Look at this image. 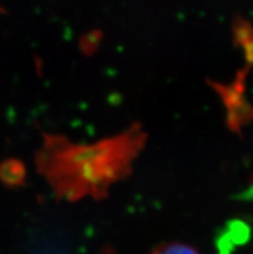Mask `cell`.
I'll return each instance as SVG.
<instances>
[{
  "label": "cell",
  "mask_w": 253,
  "mask_h": 254,
  "mask_svg": "<svg viewBox=\"0 0 253 254\" xmlns=\"http://www.w3.org/2000/svg\"><path fill=\"white\" fill-rule=\"evenodd\" d=\"M144 142L145 133L136 126L93 145H75L61 135H45L38 155L39 171L62 199H98L131 172Z\"/></svg>",
  "instance_id": "cell-1"
},
{
  "label": "cell",
  "mask_w": 253,
  "mask_h": 254,
  "mask_svg": "<svg viewBox=\"0 0 253 254\" xmlns=\"http://www.w3.org/2000/svg\"><path fill=\"white\" fill-rule=\"evenodd\" d=\"M26 169L23 163L16 159H6L0 163V182L5 186H21L25 182Z\"/></svg>",
  "instance_id": "cell-2"
},
{
  "label": "cell",
  "mask_w": 253,
  "mask_h": 254,
  "mask_svg": "<svg viewBox=\"0 0 253 254\" xmlns=\"http://www.w3.org/2000/svg\"><path fill=\"white\" fill-rule=\"evenodd\" d=\"M244 227L241 223H231L228 229L221 232L216 239V248L218 254H231V251L235 244H241L243 242V236L246 232L243 231Z\"/></svg>",
  "instance_id": "cell-3"
},
{
  "label": "cell",
  "mask_w": 253,
  "mask_h": 254,
  "mask_svg": "<svg viewBox=\"0 0 253 254\" xmlns=\"http://www.w3.org/2000/svg\"><path fill=\"white\" fill-rule=\"evenodd\" d=\"M150 254H199L196 249L182 243H167L158 245L150 252Z\"/></svg>",
  "instance_id": "cell-4"
}]
</instances>
